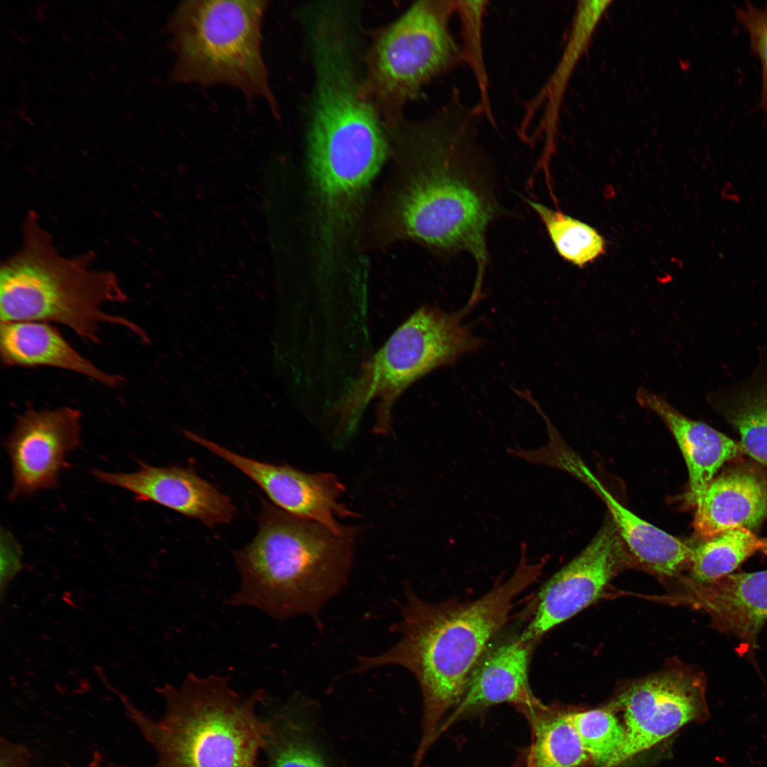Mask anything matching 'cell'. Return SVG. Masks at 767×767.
I'll return each mask as SVG.
<instances>
[{
	"label": "cell",
	"instance_id": "5b68a950",
	"mask_svg": "<svg viewBox=\"0 0 767 767\" xmlns=\"http://www.w3.org/2000/svg\"><path fill=\"white\" fill-rule=\"evenodd\" d=\"M21 233L20 249L1 265V322H57L94 344L101 342L102 324L146 337L136 324L103 310L107 303H125L127 295L114 273L92 268V251L60 254L33 211L23 220Z\"/></svg>",
	"mask_w": 767,
	"mask_h": 767
},
{
	"label": "cell",
	"instance_id": "cb8c5ba5",
	"mask_svg": "<svg viewBox=\"0 0 767 767\" xmlns=\"http://www.w3.org/2000/svg\"><path fill=\"white\" fill-rule=\"evenodd\" d=\"M761 546V539L744 528L708 538L692 548L689 563L690 584H707L734 573Z\"/></svg>",
	"mask_w": 767,
	"mask_h": 767
},
{
	"label": "cell",
	"instance_id": "d6a6232c",
	"mask_svg": "<svg viewBox=\"0 0 767 767\" xmlns=\"http://www.w3.org/2000/svg\"><path fill=\"white\" fill-rule=\"evenodd\" d=\"M513 767H527V766H526V763H525V762H524V760H523V759H522V760H521V761L520 762H518V763H516V765H515L514 766H513Z\"/></svg>",
	"mask_w": 767,
	"mask_h": 767
},
{
	"label": "cell",
	"instance_id": "4dcf8cb0",
	"mask_svg": "<svg viewBox=\"0 0 767 767\" xmlns=\"http://www.w3.org/2000/svg\"><path fill=\"white\" fill-rule=\"evenodd\" d=\"M102 763H103L102 756L101 755V754L98 751H95L92 754V756L90 760L89 761V762L86 764V766L85 767H103ZM67 767H74V766H69Z\"/></svg>",
	"mask_w": 767,
	"mask_h": 767
},
{
	"label": "cell",
	"instance_id": "7402d4cb",
	"mask_svg": "<svg viewBox=\"0 0 767 767\" xmlns=\"http://www.w3.org/2000/svg\"><path fill=\"white\" fill-rule=\"evenodd\" d=\"M517 710L531 731V744L523 758L527 767H589L593 763L570 720V709L538 700Z\"/></svg>",
	"mask_w": 767,
	"mask_h": 767
},
{
	"label": "cell",
	"instance_id": "7c38bea8",
	"mask_svg": "<svg viewBox=\"0 0 767 767\" xmlns=\"http://www.w3.org/2000/svg\"><path fill=\"white\" fill-rule=\"evenodd\" d=\"M185 436L222 457L253 480L281 509L320 523L342 535H356L357 528L340 523L354 513L339 502L345 487L329 472L306 473L290 465H276L243 457L191 433Z\"/></svg>",
	"mask_w": 767,
	"mask_h": 767
},
{
	"label": "cell",
	"instance_id": "ffe728a7",
	"mask_svg": "<svg viewBox=\"0 0 767 767\" xmlns=\"http://www.w3.org/2000/svg\"><path fill=\"white\" fill-rule=\"evenodd\" d=\"M0 354L6 366L56 367L110 387L124 381L121 375L107 373L82 356L46 322H1Z\"/></svg>",
	"mask_w": 767,
	"mask_h": 767
},
{
	"label": "cell",
	"instance_id": "d4e9b609",
	"mask_svg": "<svg viewBox=\"0 0 767 767\" xmlns=\"http://www.w3.org/2000/svg\"><path fill=\"white\" fill-rule=\"evenodd\" d=\"M527 202L540 218L555 250L564 260L582 268L604 254L606 241L593 227L540 202Z\"/></svg>",
	"mask_w": 767,
	"mask_h": 767
},
{
	"label": "cell",
	"instance_id": "5bb4252c",
	"mask_svg": "<svg viewBox=\"0 0 767 767\" xmlns=\"http://www.w3.org/2000/svg\"><path fill=\"white\" fill-rule=\"evenodd\" d=\"M496 636L473 668L464 693L449 722L505 702L517 709L539 700L533 695L528 680L530 661L536 642L523 641L521 633Z\"/></svg>",
	"mask_w": 767,
	"mask_h": 767
},
{
	"label": "cell",
	"instance_id": "9c48e42d",
	"mask_svg": "<svg viewBox=\"0 0 767 767\" xmlns=\"http://www.w3.org/2000/svg\"><path fill=\"white\" fill-rule=\"evenodd\" d=\"M624 712L626 739L620 762L650 749L690 722L709 717L706 682L699 672L673 668L636 680L608 706Z\"/></svg>",
	"mask_w": 767,
	"mask_h": 767
},
{
	"label": "cell",
	"instance_id": "277c9868",
	"mask_svg": "<svg viewBox=\"0 0 767 767\" xmlns=\"http://www.w3.org/2000/svg\"><path fill=\"white\" fill-rule=\"evenodd\" d=\"M114 691L156 754L151 767H258L272 726L257 714L262 690L242 697L227 676L189 673L180 685L158 688L165 701L158 719Z\"/></svg>",
	"mask_w": 767,
	"mask_h": 767
},
{
	"label": "cell",
	"instance_id": "44dd1931",
	"mask_svg": "<svg viewBox=\"0 0 767 767\" xmlns=\"http://www.w3.org/2000/svg\"><path fill=\"white\" fill-rule=\"evenodd\" d=\"M708 402L737 430L743 452L767 467V348L749 378L710 393Z\"/></svg>",
	"mask_w": 767,
	"mask_h": 767
},
{
	"label": "cell",
	"instance_id": "ac0fdd59",
	"mask_svg": "<svg viewBox=\"0 0 767 767\" xmlns=\"http://www.w3.org/2000/svg\"><path fill=\"white\" fill-rule=\"evenodd\" d=\"M694 602L712 625L751 652L767 622V570L732 573L707 584H690Z\"/></svg>",
	"mask_w": 767,
	"mask_h": 767
},
{
	"label": "cell",
	"instance_id": "9a60e30c",
	"mask_svg": "<svg viewBox=\"0 0 767 767\" xmlns=\"http://www.w3.org/2000/svg\"><path fill=\"white\" fill-rule=\"evenodd\" d=\"M610 0H583L577 3L571 29L562 56L550 78L528 104L521 124L523 134L538 113V123L532 139L543 140V148L538 167L548 170L555 152L558 133L560 111L572 73L586 53L603 16L610 7Z\"/></svg>",
	"mask_w": 767,
	"mask_h": 767
},
{
	"label": "cell",
	"instance_id": "30bf717a",
	"mask_svg": "<svg viewBox=\"0 0 767 767\" xmlns=\"http://www.w3.org/2000/svg\"><path fill=\"white\" fill-rule=\"evenodd\" d=\"M632 562L634 560L608 516L586 548L542 586L533 616L521 638L537 642L597 600L619 570Z\"/></svg>",
	"mask_w": 767,
	"mask_h": 767
},
{
	"label": "cell",
	"instance_id": "3957f363",
	"mask_svg": "<svg viewBox=\"0 0 767 767\" xmlns=\"http://www.w3.org/2000/svg\"><path fill=\"white\" fill-rule=\"evenodd\" d=\"M258 521L254 540L234 553L240 585L228 604L278 620L308 615L320 625L322 609L348 580L355 536L339 535L264 499Z\"/></svg>",
	"mask_w": 767,
	"mask_h": 767
},
{
	"label": "cell",
	"instance_id": "d6986e66",
	"mask_svg": "<svg viewBox=\"0 0 767 767\" xmlns=\"http://www.w3.org/2000/svg\"><path fill=\"white\" fill-rule=\"evenodd\" d=\"M695 508L693 527L702 538L751 531L767 518V476L750 466L732 467L711 482Z\"/></svg>",
	"mask_w": 767,
	"mask_h": 767
},
{
	"label": "cell",
	"instance_id": "52a82bcc",
	"mask_svg": "<svg viewBox=\"0 0 767 767\" xmlns=\"http://www.w3.org/2000/svg\"><path fill=\"white\" fill-rule=\"evenodd\" d=\"M477 304L469 299L455 312L425 305L413 313L364 364L357 380L335 407L339 438L352 433L373 400L376 401L374 430L386 434L391 430L393 406L409 386L482 348L484 340L465 322Z\"/></svg>",
	"mask_w": 767,
	"mask_h": 767
},
{
	"label": "cell",
	"instance_id": "2e32d148",
	"mask_svg": "<svg viewBox=\"0 0 767 767\" xmlns=\"http://www.w3.org/2000/svg\"><path fill=\"white\" fill-rule=\"evenodd\" d=\"M560 470L578 478L601 497L629 552L643 567L661 577H674L690 563L692 548L621 505L573 450L564 459Z\"/></svg>",
	"mask_w": 767,
	"mask_h": 767
},
{
	"label": "cell",
	"instance_id": "4316f807",
	"mask_svg": "<svg viewBox=\"0 0 767 767\" xmlns=\"http://www.w3.org/2000/svg\"><path fill=\"white\" fill-rule=\"evenodd\" d=\"M570 718L594 763L611 766L620 762L625 729L611 708L570 709Z\"/></svg>",
	"mask_w": 767,
	"mask_h": 767
},
{
	"label": "cell",
	"instance_id": "8992f818",
	"mask_svg": "<svg viewBox=\"0 0 767 767\" xmlns=\"http://www.w3.org/2000/svg\"><path fill=\"white\" fill-rule=\"evenodd\" d=\"M267 7L266 1L181 2L168 27L175 57L172 80L231 86L246 97L263 99L278 116L261 48Z\"/></svg>",
	"mask_w": 767,
	"mask_h": 767
},
{
	"label": "cell",
	"instance_id": "83f0119b",
	"mask_svg": "<svg viewBox=\"0 0 767 767\" xmlns=\"http://www.w3.org/2000/svg\"><path fill=\"white\" fill-rule=\"evenodd\" d=\"M735 11L739 21L748 32L751 49L761 63L760 105L767 112V4L761 8L749 3L736 7Z\"/></svg>",
	"mask_w": 767,
	"mask_h": 767
},
{
	"label": "cell",
	"instance_id": "603a6c76",
	"mask_svg": "<svg viewBox=\"0 0 767 767\" xmlns=\"http://www.w3.org/2000/svg\"><path fill=\"white\" fill-rule=\"evenodd\" d=\"M312 704L294 697L271 719L267 767H329L314 737Z\"/></svg>",
	"mask_w": 767,
	"mask_h": 767
},
{
	"label": "cell",
	"instance_id": "e0dca14e",
	"mask_svg": "<svg viewBox=\"0 0 767 767\" xmlns=\"http://www.w3.org/2000/svg\"><path fill=\"white\" fill-rule=\"evenodd\" d=\"M636 398L663 420L675 438L688 469L686 501L695 507L718 469L744 452L741 445L709 425L685 416L663 396L646 388H638Z\"/></svg>",
	"mask_w": 767,
	"mask_h": 767
},
{
	"label": "cell",
	"instance_id": "f546056e",
	"mask_svg": "<svg viewBox=\"0 0 767 767\" xmlns=\"http://www.w3.org/2000/svg\"><path fill=\"white\" fill-rule=\"evenodd\" d=\"M27 749L21 744L1 739L0 767H28Z\"/></svg>",
	"mask_w": 767,
	"mask_h": 767
},
{
	"label": "cell",
	"instance_id": "1f68e13d",
	"mask_svg": "<svg viewBox=\"0 0 767 767\" xmlns=\"http://www.w3.org/2000/svg\"><path fill=\"white\" fill-rule=\"evenodd\" d=\"M765 555H767V538L761 539V549Z\"/></svg>",
	"mask_w": 767,
	"mask_h": 767
},
{
	"label": "cell",
	"instance_id": "484cf974",
	"mask_svg": "<svg viewBox=\"0 0 767 767\" xmlns=\"http://www.w3.org/2000/svg\"><path fill=\"white\" fill-rule=\"evenodd\" d=\"M455 14L459 16L462 44V60L469 67L475 78L479 99L475 106L479 116L495 125L491 106L489 80L484 54V20L486 1H455Z\"/></svg>",
	"mask_w": 767,
	"mask_h": 767
},
{
	"label": "cell",
	"instance_id": "8fae6325",
	"mask_svg": "<svg viewBox=\"0 0 767 767\" xmlns=\"http://www.w3.org/2000/svg\"><path fill=\"white\" fill-rule=\"evenodd\" d=\"M80 411L70 406L28 409L5 442L11 461L10 501L57 487L68 455L81 444Z\"/></svg>",
	"mask_w": 767,
	"mask_h": 767
},
{
	"label": "cell",
	"instance_id": "f1b7e54d",
	"mask_svg": "<svg viewBox=\"0 0 767 767\" xmlns=\"http://www.w3.org/2000/svg\"><path fill=\"white\" fill-rule=\"evenodd\" d=\"M4 535V539L1 540V554L0 585L1 596L9 582L22 567V551L20 545L10 533L6 532Z\"/></svg>",
	"mask_w": 767,
	"mask_h": 767
},
{
	"label": "cell",
	"instance_id": "7a4b0ae2",
	"mask_svg": "<svg viewBox=\"0 0 767 767\" xmlns=\"http://www.w3.org/2000/svg\"><path fill=\"white\" fill-rule=\"evenodd\" d=\"M547 557L531 562L521 545L512 575L479 598L428 602L405 586V603L396 625L398 641L386 651L359 656L353 672L397 665L416 679L423 697L422 736L415 756L422 758L444 716L461 700L484 651L508 620L516 598L542 575Z\"/></svg>",
	"mask_w": 767,
	"mask_h": 767
},
{
	"label": "cell",
	"instance_id": "4fadbf2b",
	"mask_svg": "<svg viewBox=\"0 0 767 767\" xmlns=\"http://www.w3.org/2000/svg\"><path fill=\"white\" fill-rule=\"evenodd\" d=\"M134 472L95 469L100 482L131 492L136 501H152L213 528L229 523L236 509L231 499L200 477L192 467H158L139 462Z\"/></svg>",
	"mask_w": 767,
	"mask_h": 767
},
{
	"label": "cell",
	"instance_id": "ba28073f",
	"mask_svg": "<svg viewBox=\"0 0 767 767\" xmlns=\"http://www.w3.org/2000/svg\"><path fill=\"white\" fill-rule=\"evenodd\" d=\"M455 11L452 0L417 1L371 47L364 86L388 125L402 120L405 104L420 97L425 85L462 61L451 30Z\"/></svg>",
	"mask_w": 767,
	"mask_h": 767
},
{
	"label": "cell",
	"instance_id": "6da1fadb",
	"mask_svg": "<svg viewBox=\"0 0 767 767\" xmlns=\"http://www.w3.org/2000/svg\"><path fill=\"white\" fill-rule=\"evenodd\" d=\"M479 116L454 89L431 116L389 130L410 167L395 208L400 232L444 254L468 252L477 265L474 283L483 284L486 232L501 209L478 141Z\"/></svg>",
	"mask_w": 767,
	"mask_h": 767
}]
</instances>
